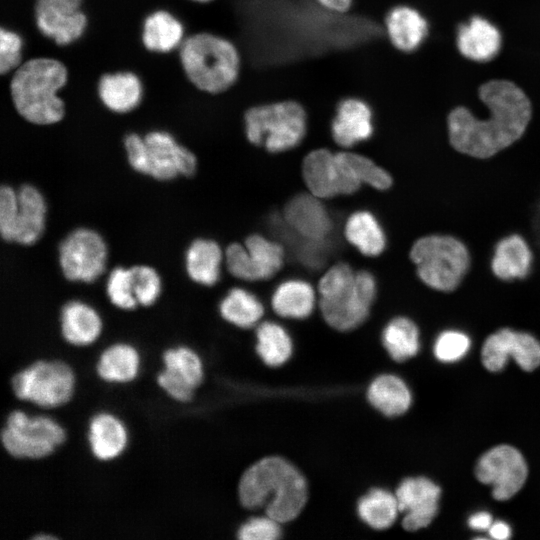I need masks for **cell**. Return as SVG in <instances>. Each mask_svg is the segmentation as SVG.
<instances>
[{
    "mask_svg": "<svg viewBox=\"0 0 540 540\" xmlns=\"http://www.w3.org/2000/svg\"><path fill=\"white\" fill-rule=\"evenodd\" d=\"M486 108L477 115L467 107L452 109L447 116L451 145L459 152L489 158L516 143L532 120V105L526 94L508 80H491L479 89Z\"/></svg>",
    "mask_w": 540,
    "mask_h": 540,
    "instance_id": "1",
    "label": "cell"
},
{
    "mask_svg": "<svg viewBox=\"0 0 540 540\" xmlns=\"http://www.w3.org/2000/svg\"><path fill=\"white\" fill-rule=\"evenodd\" d=\"M239 498L248 509L263 508L280 524L295 519L307 501V484L302 474L280 457H267L242 475Z\"/></svg>",
    "mask_w": 540,
    "mask_h": 540,
    "instance_id": "2",
    "label": "cell"
},
{
    "mask_svg": "<svg viewBox=\"0 0 540 540\" xmlns=\"http://www.w3.org/2000/svg\"><path fill=\"white\" fill-rule=\"evenodd\" d=\"M67 79V68L57 59L37 57L22 63L10 81V95L18 114L36 125L60 122L65 104L58 93Z\"/></svg>",
    "mask_w": 540,
    "mask_h": 540,
    "instance_id": "3",
    "label": "cell"
},
{
    "mask_svg": "<svg viewBox=\"0 0 540 540\" xmlns=\"http://www.w3.org/2000/svg\"><path fill=\"white\" fill-rule=\"evenodd\" d=\"M318 290L325 321L337 330L346 331L366 319L377 286L370 272H354L348 264L338 263L322 276Z\"/></svg>",
    "mask_w": 540,
    "mask_h": 540,
    "instance_id": "4",
    "label": "cell"
},
{
    "mask_svg": "<svg viewBox=\"0 0 540 540\" xmlns=\"http://www.w3.org/2000/svg\"><path fill=\"white\" fill-rule=\"evenodd\" d=\"M179 58L188 80L209 94L228 90L240 74L238 49L216 34L202 32L186 38L180 46Z\"/></svg>",
    "mask_w": 540,
    "mask_h": 540,
    "instance_id": "5",
    "label": "cell"
},
{
    "mask_svg": "<svg viewBox=\"0 0 540 540\" xmlns=\"http://www.w3.org/2000/svg\"><path fill=\"white\" fill-rule=\"evenodd\" d=\"M409 257L417 276L428 287L450 292L463 281L471 266V254L459 238L442 233L419 237L412 244Z\"/></svg>",
    "mask_w": 540,
    "mask_h": 540,
    "instance_id": "6",
    "label": "cell"
},
{
    "mask_svg": "<svg viewBox=\"0 0 540 540\" xmlns=\"http://www.w3.org/2000/svg\"><path fill=\"white\" fill-rule=\"evenodd\" d=\"M247 139L269 152L294 148L304 138L307 115L295 100H279L250 107L244 115Z\"/></svg>",
    "mask_w": 540,
    "mask_h": 540,
    "instance_id": "7",
    "label": "cell"
},
{
    "mask_svg": "<svg viewBox=\"0 0 540 540\" xmlns=\"http://www.w3.org/2000/svg\"><path fill=\"white\" fill-rule=\"evenodd\" d=\"M14 395L39 407L51 409L67 403L75 378L69 365L60 360H37L11 378Z\"/></svg>",
    "mask_w": 540,
    "mask_h": 540,
    "instance_id": "8",
    "label": "cell"
},
{
    "mask_svg": "<svg viewBox=\"0 0 540 540\" xmlns=\"http://www.w3.org/2000/svg\"><path fill=\"white\" fill-rule=\"evenodd\" d=\"M1 443L14 458L40 459L50 455L65 440L61 425L48 416H28L11 411L1 430Z\"/></svg>",
    "mask_w": 540,
    "mask_h": 540,
    "instance_id": "9",
    "label": "cell"
},
{
    "mask_svg": "<svg viewBox=\"0 0 540 540\" xmlns=\"http://www.w3.org/2000/svg\"><path fill=\"white\" fill-rule=\"evenodd\" d=\"M107 258L105 240L91 228L71 231L58 247L61 272L71 282H94L103 274Z\"/></svg>",
    "mask_w": 540,
    "mask_h": 540,
    "instance_id": "10",
    "label": "cell"
},
{
    "mask_svg": "<svg viewBox=\"0 0 540 540\" xmlns=\"http://www.w3.org/2000/svg\"><path fill=\"white\" fill-rule=\"evenodd\" d=\"M528 464L516 447L509 444L496 445L485 451L474 467L476 479L491 487L492 497L497 501L513 498L525 485Z\"/></svg>",
    "mask_w": 540,
    "mask_h": 540,
    "instance_id": "11",
    "label": "cell"
},
{
    "mask_svg": "<svg viewBox=\"0 0 540 540\" xmlns=\"http://www.w3.org/2000/svg\"><path fill=\"white\" fill-rule=\"evenodd\" d=\"M480 356L490 372L502 371L510 358L522 370L531 372L540 366V339L530 331L503 326L484 338Z\"/></svg>",
    "mask_w": 540,
    "mask_h": 540,
    "instance_id": "12",
    "label": "cell"
},
{
    "mask_svg": "<svg viewBox=\"0 0 540 540\" xmlns=\"http://www.w3.org/2000/svg\"><path fill=\"white\" fill-rule=\"evenodd\" d=\"M228 271L236 278L248 281L264 280L275 275L282 267V246L254 234L244 245L230 244L224 254Z\"/></svg>",
    "mask_w": 540,
    "mask_h": 540,
    "instance_id": "13",
    "label": "cell"
},
{
    "mask_svg": "<svg viewBox=\"0 0 540 540\" xmlns=\"http://www.w3.org/2000/svg\"><path fill=\"white\" fill-rule=\"evenodd\" d=\"M302 174L311 194L320 199L352 194L361 184L347 172L336 153L321 148L306 155Z\"/></svg>",
    "mask_w": 540,
    "mask_h": 540,
    "instance_id": "14",
    "label": "cell"
},
{
    "mask_svg": "<svg viewBox=\"0 0 540 540\" xmlns=\"http://www.w3.org/2000/svg\"><path fill=\"white\" fill-rule=\"evenodd\" d=\"M149 174L148 176L169 181L178 176H192L197 169V158L187 147L179 144L167 131L154 130L144 136Z\"/></svg>",
    "mask_w": 540,
    "mask_h": 540,
    "instance_id": "15",
    "label": "cell"
},
{
    "mask_svg": "<svg viewBox=\"0 0 540 540\" xmlns=\"http://www.w3.org/2000/svg\"><path fill=\"white\" fill-rule=\"evenodd\" d=\"M82 0H37L35 22L39 31L58 45L78 40L87 26Z\"/></svg>",
    "mask_w": 540,
    "mask_h": 540,
    "instance_id": "16",
    "label": "cell"
},
{
    "mask_svg": "<svg viewBox=\"0 0 540 540\" xmlns=\"http://www.w3.org/2000/svg\"><path fill=\"white\" fill-rule=\"evenodd\" d=\"M441 493L440 486L427 477L404 479L395 492L399 510L404 513L403 528L413 532L429 526L439 512Z\"/></svg>",
    "mask_w": 540,
    "mask_h": 540,
    "instance_id": "17",
    "label": "cell"
},
{
    "mask_svg": "<svg viewBox=\"0 0 540 540\" xmlns=\"http://www.w3.org/2000/svg\"><path fill=\"white\" fill-rule=\"evenodd\" d=\"M164 369L158 373V385L174 400L188 402L203 379L198 354L187 346H177L162 354Z\"/></svg>",
    "mask_w": 540,
    "mask_h": 540,
    "instance_id": "18",
    "label": "cell"
},
{
    "mask_svg": "<svg viewBox=\"0 0 540 540\" xmlns=\"http://www.w3.org/2000/svg\"><path fill=\"white\" fill-rule=\"evenodd\" d=\"M373 132V112L364 99L346 97L338 102L331 122V134L339 146L350 148L368 140Z\"/></svg>",
    "mask_w": 540,
    "mask_h": 540,
    "instance_id": "19",
    "label": "cell"
},
{
    "mask_svg": "<svg viewBox=\"0 0 540 540\" xmlns=\"http://www.w3.org/2000/svg\"><path fill=\"white\" fill-rule=\"evenodd\" d=\"M284 220L301 238L325 241L332 229L328 211L320 198L313 194H299L285 206Z\"/></svg>",
    "mask_w": 540,
    "mask_h": 540,
    "instance_id": "20",
    "label": "cell"
},
{
    "mask_svg": "<svg viewBox=\"0 0 540 540\" xmlns=\"http://www.w3.org/2000/svg\"><path fill=\"white\" fill-rule=\"evenodd\" d=\"M534 263V252L528 240L519 233L502 237L495 245L490 266L503 281L526 278Z\"/></svg>",
    "mask_w": 540,
    "mask_h": 540,
    "instance_id": "21",
    "label": "cell"
},
{
    "mask_svg": "<svg viewBox=\"0 0 540 540\" xmlns=\"http://www.w3.org/2000/svg\"><path fill=\"white\" fill-rule=\"evenodd\" d=\"M18 213L13 242L33 245L42 236L47 217V204L41 191L31 184H24L17 190Z\"/></svg>",
    "mask_w": 540,
    "mask_h": 540,
    "instance_id": "22",
    "label": "cell"
},
{
    "mask_svg": "<svg viewBox=\"0 0 540 540\" xmlns=\"http://www.w3.org/2000/svg\"><path fill=\"white\" fill-rule=\"evenodd\" d=\"M59 320L63 339L74 346L92 344L103 329V321L97 310L81 300L66 302L61 308Z\"/></svg>",
    "mask_w": 540,
    "mask_h": 540,
    "instance_id": "23",
    "label": "cell"
},
{
    "mask_svg": "<svg viewBox=\"0 0 540 540\" xmlns=\"http://www.w3.org/2000/svg\"><path fill=\"white\" fill-rule=\"evenodd\" d=\"M501 43L498 28L480 16L472 17L458 29L457 47L464 57L473 61L486 62L493 59Z\"/></svg>",
    "mask_w": 540,
    "mask_h": 540,
    "instance_id": "24",
    "label": "cell"
},
{
    "mask_svg": "<svg viewBox=\"0 0 540 540\" xmlns=\"http://www.w3.org/2000/svg\"><path fill=\"white\" fill-rule=\"evenodd\" d=\"M384 23L391 44L402 52L416 50L428 32L426 19L419 11L407 5H398L389 10Z\"/></svg>",
    "mask_w": 540,
    "mask_h": 540,
    "instance_id": "25",
    "label": "cell"
},
{
    "mask_svg": "<svg viewBox=\"0 0 540 540\" xmlns=\"http://www.w3.org/2000/svg\"><path fill=\"white\" fill-rule=\"evenodd\" d=\"M97 90L103 105L118 114L134 110L140 104L143 96L141 80L136 74L129 71L102 75Z\"/></svg>",
    "mask_w": 540,
    "mask_h": 540,
    "instance_id": "26",
    "label": "cell"
},
{
    "mask_svg": "<svg viewBox=\"0 0 540 540\" xmlns=\"http://www.w3.org/2000/svg\"><path fill=\"white\" fill-rule=\"evenodd\" d=\"M128 435L124 424L108 412L95 414L88 425V443L92 454L101 461L112 460L125 449Z\"/></svg>",
    "mask_w": 540,
    "mask_h": 540,
    "instance_id": "27",
    "label": "cell"
},
{
    "mask_svg": "<svg viewBox=\"0 0 540 540\" xmlns=\"http://www.w3.org/2000/svg\"><path fill=\"white\" fill-rule=\"evenodd\" d=\"M223 253L219 244L211 239L193 240L185 252V270L195 283L212 286L220 278Z\"/></svg>",
    "mask_w": 540,
    "mask_h": 540,
    "instance_id": "28",
    "label": "cell"
},
{
    "mask_svg": "<svg viewBox=\"0 0 540 540\" xmlns=\"http://www.w3.org/2000/svg\"><path fill=\"white\" fill-rule=\"evenodd\" d=\"M183 37L182 23L168 11L157 10L144 20L141 38L149 51L168 53L181 46Z\"/></svg>",
    "mask_w": 540,
    "mask_h": 540,
    "instance_id": "29",
    "label": "cell"
},
{
    "mask_svg": "<svg viewBox=\"0 0 540 540\" xmlns=\"http://www.w3.org/2000/svg\"><path fill=\"white\" fill-rule=\"evenodd\" d=\"M368 399L381 413L396 417L408 411L412 394L406 383L392 374L377 377L369 386Z\"/></svg>",
    "mask_w": 540,
    "mask_h": 540,
    "instance_id": "30",
    "label": "cell"
},
{
    "mask_svg": "<svg viewBox=\"0 0 540 540\" xmlns=\"http://www.w3.org/2000/svg\"><path fill=\"white\" fill-rule=\"evenodd\" d=\"M138 351L128 343H114L105 348L98 357L96 372L107 382L126 383L138 373Z\"/></svg>",
    "mask_w": 540,
    "mask_h": 540,
    "instance_id": "31",
    "label": "cell"
},
{
    "mask_svg": "<svg viewBox=\"0 0 540 540\" xmlns=\"http://www.w3.org/2000/svg\"><path fill=\"white\" fill-rule=\"evenodd\" d=\"M274 311L286 318L302 319L311 314L315 306L312 286L299 279L282 282L272 296Z\"/></svg>",
    "mask_w": 540,
    "mask_h": 540,
    "instance_id": "32",
    "label": "cell"
},
{
    "mask_svg": "<svg viewBox=\"0 0 540 540\" xmlns=\"http://www.w3.org/2000/svg\"><path fill=\"white\" fill-rule=\"evenodd\" d=\"M345 237L366 256H377L386 247V235L378 220L368 211H357L345 224Z\"/></svg>",
    "mask_w": 540,
    "mask_h": 540,
    "instance_id": "33",
    "label": "cell"
},
{
    "mask_svg": "<svg viewBox=\"0 0 540 540\" xmlns=\"http://www.w3.org/2000/svg\"><path fill=\"white\" fill-rule=\"evenodd\" d=\"M382 341L390 357L403 362L420 350V329L417 323L407 316H397L385 326Z\"/></svg>",
    "mask_w": 540,
    "mask_h": 540,
    "instance_id": "34",
    "label": "cell"
},
{
    "mask_svg": "<svg viewBox=\"0 0 540 540\" xmlns=\"http://www.w3.org/2000/svg\"><path fill=\"white\" fill-rule=\"evenodd\" d=\"M400 512L395 494L373 489L358 502V514L370 527L378 530L392 526Z\"/></svg>",
    "mask_w": 540,
    "mask_h": 540,
    "instance_id": "35",
    "label": "cell"
},
{
    "mask_svg": "<svg viewBox=\"0 0 540 540\" xmlns=\"http://www.w3.org/2000/svg\"><path fill=\"white\" fill-rule=\"evenodd\" d=\"M219 311L229 323L248 328L260 320L263 315V306L249 291L233 288L221 300Z\"/></svg>",
    "mask_w": 540,
    "mask_h": 540,
    "instance_id": "36",
    "label": "cell"
},
{
    "mask_svg": "<svg viewBox=\"0 0 540 540\" xmlns=\"http://www.w3.org/2000/svg\"><path fill=\"white\" fill-rule=\"evenodd\" d=\"M256 349L261 359L269 366L284 364L291 356L292 342L287 332L273 322L262 323L256 332Z\"/></svg>",
    "mask_w": 540,
    "mask_h": 540,
    "instance_id": "37",
    "label": "cell"
},
{
    "mask_svg": "<svg viewBox=\"0 0 540 540\" xmlns=\"http://www.w3.org/2000/svg\"><path fill=\"white\" fill-rule=\"evenodd\" d=\"M336 154L347 172L360 184H368L378 190H387L393 185L392 175L369 158L348 151Z\"/></svg>",
    "mask_w": 540,
    "mask_h": 540,
    "instance_id": "38",
    "label": "cell"
},
{
    "mask_svg": "<svg viewBox=\"0 0 540 540\" xmlns=\"http://www.w3.org/2000/svg\"><path fill=\"white\" fill-rule=\"evenodd\" d=\"M472 339L461 328L447 327L438 331L433 343V354L442 363H454L464 358L470 351Z\"/></svg>",
    "mask_w": 540,
    "mask_h": 540,
    "instance_id": "39",
    "label": "cell"
},
{
    "mask_svg": "<svg viewBox=\"0 0 540 540\" xmlns=\"http://www.w3.org/2000/svg\"><path fill=\"white\" fill-rule=\"evenodd\" d=\"M105 290L111 304L121 310L130 311L138 306L131 267L117 266L111 270L107 277Z\"/></svg>",
    "mask_w": 540,
    "mask_h": 540,
    "instance_id": "40",
    "label": "cell"
},
{
    "mask_svg": "<svg viewBox=\"0 0 540 540\" xmlns=\"http://www.w3.org/2000/svg\"><path fill=\"white\" fill-rule=\"evenodd\" d=\"M134 293L138 305L149 307L160 297L162 280L158 271L149 265L140 264L131 267Z\"/></svg>",
    "mask_w": 540,
    "mask_h": 540,
    "instance_id": "41",
    "label": "cell"
},
{
    "mask_svg": "<svg viewBox=\"0 0 540 540\" xmlns=\"http://www.w3.org/2000/svg\"><path fill=\"white\" fill-rule=\"evenodd\" d=\"M23 40L21 36L5 27L0 29V73L15 71L21 64Z\"/></svg>",
    "mask_w": 540,
    "mask_h": 540,
    "instance_id": "42",
    "label": "cell"
},
{
    "mask_svg": "<svg viewBox=\"0 0 540 540\" xmlns=\"http://www.w3.org/2000/svg\"><path fill=\"white\" fill-rule=\"evenodd\" d=\"M17 213V190L9 185H3L0 189V233L7 242H13Z\"/></svg>",
    "mask_w": 540,
    "mask_h": 540,
    "instance_id": "43",
    "label": "cell"
},
{
    "mask_svg": "<svg viewBox=\"0 0 540 540\" xmlns=\"http://www.w3.org/2000/svg\"><path fill=\"white\" fill-rule=\"evenodd\" d=\"M279 522L269 516L255 517L245 522L238 531L241 540H275L280 537Z\"/></svg>",
    "mask_w": 540,
    "mask_h": 540,
    "instance_id": "44",
    "label": "cell"
},
{
    "mask_svg": "<svg viewBox=\"0 0 540 540\" xmlns=\"http://www.w3.org/2000/svg\"><path fill=\"white\" fill-rule=\"evenodd\" d=\"M123 142L129 165L134 171L148 176L149 163L144 137L137 133H129Z\"/></svg>",
    "mask_w": 540,
    "mask_h": 540,
    "instance_id": "45",
    "label": "cell"
},
{
    "mask_svg": "<svg viewBox=\"0 0 540 540\" xmlns=\"http://www.w3.org/2000/svg\"><path fill=\"white\" fill-rule=\"evenodd\" d=\"M492 515L487 511H478L469 516L467 524L475 531H488L493 523Z\"/></svg>",
    "mask_w": 540,
    "mask_h": 540,
    "instance_id": "46",
    "label": "cell"
},
{
    "mask_svg": "<svg viewBox=\"0 0 540 540\" xmlns=\"http://www.w3.org/2000/svg\"><path fill=\"white\" fill-rule=\"evenodd\" d=\"M324 10L343 14L350 10L354 0H314Z\"/></svg>",
    "mask_w": 540,
    "mask_h": 540,
    "instance_id": "47",
    "label": "cell"
},
{
    "mask_svg": "<svg viewBox=\"0 0 540 540\" xmlns=\"http://www.w3.org/2000/svg\"><path fill=\"white\" fill-rule=\"evenodd\" d=\"M487 532L490 538L495 540H507L512 535L510 525L501 520L493 521Z\"/></svg>",
    "mask_w": 540,
    "mask_h": 540,
    "instance_id": "48",
    "label": "cell"
},
{
    "mask_svg": "<svg viewBox=\"0 0 540 540\" xmlns=\"http://www.w3.org/2000/svg\"><path fill=\"white\" fill-rule=\"evenodd\" d=\"M57 537L53 536V535H48V534H45V535H37L35 537H33V539L35 540H42V539H55Z\"/></svg>",
    "mask_w": 540,
    "mask_h": 540,
    "instance_id": "49",
    "label": "cell"
},
{
    "mask_svg": "<svg viewBox=\"0 0 540 540\" xmlns=\"http://www.w3.org/2000/svg\"><path fill=\"white\" fill-rule=\"evenodd\" d=\"M192 1L199 2V3H208L212 0H192Z\"/></svg>",
    "mask_w": 540,
    "mask_h": 540,
    "instance_id": "50",
    "label": "cell"
}]
</instances>
